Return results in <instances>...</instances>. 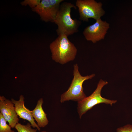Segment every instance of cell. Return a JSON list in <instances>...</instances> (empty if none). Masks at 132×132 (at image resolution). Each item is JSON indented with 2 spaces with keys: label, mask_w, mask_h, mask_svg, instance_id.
I'll list each match as a JSON object with an SVG mask.
<instances>
[{
  "label": "cell",
  "mask_w": 132,
  "mask_h": 132,
  "mask_svg": "<svg viewBox=\"0 0 132 132\" xmlns=\"http://www.w3.org/2000/svg\"><path fill=\"white\" fill-rule=\"evenodd\" d=\"M72 8H76L71 3L63 2L61 3L54 22L57 26L56 32L58 35L64 34L68 36L78 31L81 22L71 18L70 13Z\"/></svg>",
  "instance_id": "6da1fadb"
},
{
  "label": "cell",
  "mask_w": 132,
  "mask_h": 132,
  "mask_svg": "<svg viewBox=\"0 0 132 132\" xmlns=\"http://www.w3.org/2000/svg\"><path fill=\"white\" fill-rule=\"evenodd\" d=\"M49 47L52 59L63 65L74 60L76 57L77 49L66 35H58Z\"/></svg>",
  "instance_id": "7a4b0ae2"
},
{
  "label": "cell",
  "mask_w": 132,
  "mask_h": 132,
  "mask_svg": "<svg viewBox=\"0 0 132 132\" xmlns=\"http://www.w3.org/2000/svg\"><path fill=\"white\" fill-rule=\"evenodd\" d=\"M73 77L68 90L61 96L60 101L64 103L71 100L78 102L87 97L83 91V84L86 80L94 77V74L86 76H82L78 70L77 64L74 65Z\"/></svg>",
  "instance_id": "3957f363"
},
{
  "label": "cell",
  "mask_w": 132,
  "mask_h": 132,
  "mask_svg": "<svg viewBox=\"0 0 132 132\" xmlns=\"http://www.w3.org/2000/svg\"><path fill=\"white\" fill-rule=\"evenodd\" d=\"M108 83L107 82L101 79L98 83L95 90L90 96L77 102V111L80 119L83 115L96 105L104 103L112 105L116 100H110L102 97L101 91L103 87Z\"/></svg>",
  "instance_id": "277c9868"
},
{
  "label": "cell",
  "mask_w": 132,
  "mask_h": 132,
  "mask_svg": "<svg viewBox=\"0 0 132 132\" xmlns=\"http://www.w3.org/2000/svg\"><path fill=\"white\" fill-rule=\"evenodd\" d=\"M76 4L78 8L79 19L83 21H88L89 18L96 20L105 13L102 3L94 0H77Z\"/></svg>",
  "instance_id": "5b68a950"
},
{
  "label": "cell",
  "mask_w": 132,
  "mask_h": 132,
  "mask_svg": "<svg viewBox=\"0 0 132 132\" xmlns=\"http://www.w3.org/2000/svg\"><path fill=\"white\" fill-rule=\"evenodd\" d=\"M64 0H42L35 8L32 9L45 22H54L61 3Z\"/></svg>",
  "instance_id": "8992f818"
},
{
  "label": "cell",
  "mask_w": 132,
  "mask_h": 132,
  "mask_svg": "<svg viewBox=\"0 0 132 132\" xmlns=\"http://www.w3.org/2000/svg\"><path fill=\"white\" fill-rule=\"evenodd\" d=\"M109 27V23L100 19L94 24L86 27L83 33L87 41L95 43L104 39Z\"/></svg>",
  "instance_id": "52a82bcc"
},
{
  "label": "cell",
  "mask_w": 132,
  "mask_h": 132,
  "mask_svg": "<svg viewBox=\"0 0 132 132\" xmlns=\"http://www.w3.org/2000/svg\"><path fill=\"white\" fill-rule=\"evenodd\" d=\"M0 111L5 119L12 128H14L19 119L15 109L14 105L11 100L3 96H0Z\"/></svg>",
  "instance_id": "ba28073f"
},
{
  "label": "cell",
  "mask_w": 132,
  "mask_h": 132,
  "mask_svg": "<svg viewBox=\"0 0 132 132\" xmlns=\"http://www.w3.org/2000/svg\"><path fill=\"white\" fill-rule=\"evenodd\" d=\"M24 99V96L21 95L20 96L19 100H16L12 99L11 100L14 105L15 110L19 118L28 121L31 123L32 127L33 128H36L39 131L40 130V128L35 122L31 110L25 106Z\"/></svg>",
  "instance_id": "9c48e42d"
},
{
  "label": "cell",
  "mask_w": 132,
  "mask_h": 132,
  "mask_svg": "<svg viewBox=\"0 0 132 132\" xmlns=\"http://www.w3.org/2000/svg\"><path fill=\"white\" fill-rule=\"evenodd\" d=\"M44 102L43 99H40L38 101L35 108L31 110L32 115L40 128H44L48 124L49 121L47 114L43 110L42 105Z\"/></svg>",
  "instance_id": "30bf717a"
},
{
  "label": "cell",
  "mask_w": 132,
  "mask_h": 132,
  "mask_svg": "<svg viewBox=\"0 0 132 132\" xmlns=\"http://www.w3.org/2000/svg\"><path fill=\"white\" fill-rule=\"evenodd\" d=\"M31 126L30 123L28 122L25 125L18 123L16 125L14 128L18 132H36L37 129H33Z\"/></svg>",
  "instance_id": "8fae6325"
},
{
  "label": "cell",
  "mask_w": 132,
  "mask_h": 132,
  "mask_svg": "<svg viewBox=\"0 0 132 132\" xmlns=\"http://www.w3.org/2000/svg\"><path fill=\"white\" fill-rule=\"evenodd\" d=\"M2 114L0 113V132H15L11 129V127L8 124Z\"/></svg>",
  "instance_id": "7c38bea8"
},
{
  "label": "cell",
  "mask_w": 132,
  "mask_h": 132,
  "mask_svg": "<svg viewBox=\"0 0 132 132\" xmlns=\"http://www.w3.org/2000/svg\"><path fill=\"white\" fill-rule=\"evenodd\" d=\"M40 0H24L20 4L23 6H29L32 9L36 7L40 3Z\"/></svg>",
  "instance_id": "4fadbf2b"
},
{
  "label": "cell",
  "mask_w": 132,
  "mask_h": 132,
  "mask_svg": "<svg viewBox=\"0 0 132 132\" xmlns=\"http://www.w3.org/2000/svg\"><path fill=\"white\" fill-rule=\"evenodd\" d=\"M117 132H132V125L127 124L117 128Z\"/></svg>",
  "instance_id": "5bb4252c"
},
{
  "label": "cell",
  "mask_w": 132,
  "mask_h": 132,
  "mask_svg": "<svg viewBox=\"0 0 132 132\" xmlns=\"http://www.w3.org/2000/svg\"><path fill=\"white\" fill-rule=\"evenodd\" d=\"M41 132H46L45 131H43Z\"/></svg>",
  "instance_id": "9a60e30c"
}]
</instances>
